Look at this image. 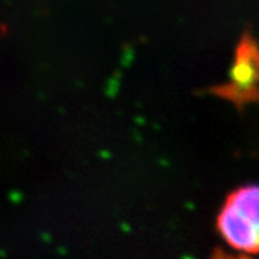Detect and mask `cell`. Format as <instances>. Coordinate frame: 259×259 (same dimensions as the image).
Returning a JSON list of instances; mask_svg holds the SVG:
<instances>
[{
    "instance_id": "obj_1",
    "label": "cell",
    "mask_w": 259,
    "mask_h": 259,
    "mask_svg": "<svg viewBox=\"0 0 259 259\" xmlns=\"http://www.w3.org/2000/svg\"><path fill=\"white\" fill-rule=\"evenodd\" d=\"M218 231L229 246L243 253H259V186L232 192L218 216Z\"/></svg>"
},
{
    "instance_id": "obj_2",
    "label": "cell",
    "mask_w": 259,
    "mask_h": 259,
    "mask_svg": "<svg viewBox=\"0 0 259 259\" xmlns=\"http://www.w3.org/2000/svg\"><path fill=\"white\" fill-rule=\"evenodd\" d=\"M259 45L249 33H243L235 51L231 68V82L216 87L213 91L236 105L259 101Z\"/></svg>"
},
{
    "instance_id": "obj_3",
    "label": "cell",
    "mask_w": 259,
    "mask_h": 259,
    "mask_svg": "<svg viewBox=\"0 0 259 259\" xmlns=\"http://www.w3.org/2000/svg\"><path fill=\"white\" fill-rule=\"evenodd\" d=\"M210 259H250L249 256H242V255H232V253H226L223 250H216L213 253Z\"/></svg>"
},
{
    "instance_id": "obj_4",
    "label": "cell",
    "mask_w": 259,
    "mask_h": 259,
    "mask_svg": "<svg viewBox=\"0 0 259 259\" xmlns=\"http://www.w3.org/2000/svg\"><path fill=\"white\" fill-rule=\"evenodd\" d=\"M258 71H259V58H258Z\"/></svg>"
}]
</instances>
